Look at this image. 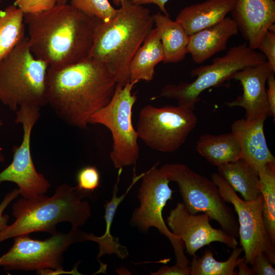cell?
<instances>
[{
	"label": "cell",
	"mask_w": 275,
	"mask_h": 275,
	"mask_svg": "<svg viewBox=\"0 0 275 275\" xmlns=\"http://www.w3.org/2000/svg\"><path fill=\"white\" fill-rule=\"evenodd\" d=\"M193 111L180 105L144 106L135 129L139 138L156 151L170 153L178 150L197 123Z\"/></svg>",
	"instance_id": "obj_9"
},
{
	"label": "cell",
	"mask_w": 275,
	"mask_h": 275,
	"mask_svg": "<svg viewBox=\"0 0 275 275\" xmlns=\"http://www.w3.org/2000/svg\"><path fill=\"white\" fill-rule=\"evenodd\" d=\"M248 46L258 49L265 33L275 22L274 0H236L231 11Z\"/></svg>",
	"instance_id": "obj_16"
},
{
	"label": "cell",
	"mask_w": 275,
	"mask_h": 275,
	"mask_svg": "<svg viewBox=\"0 0 275 275\" xmlns=\"http://www.w3.org/2000/svg\"><path fill=\"white\" fill-rule=\"evenodd\" d=\"M136 84L129 81L124 86L117 84L110 101L88 119V124L103 125L111 131L113 148L109 156L119 169L135 165L139 157V136L132 122V108L137 99L132 90Z\"/></svg>",
	"instance_id": "obj_8"
},
{
	"label": "cell",
	"mask_w": 275,
	"mask_h": 275,
	"mask_svg": "<svg viewBox=\"0 0 275 275\" xmlns=\"http://www.w3.org/2000/svg\"><path fill=\"white\" fill-rule=\"evenodd\" d=\"M160 168L170 181L177 184L182 203L189 213H206L226 232L238 236L236 216L212 180L183 163H167Z\"/></svg>",
	"instance_id": "obj_7"
},
{
	"label": "cell",
	"mask_w": 275,
	"mask_h": 275,
	"mask_svg": "<svg viewBox=\"0 0 275 275\" xmlns=\"http://www.w3.org/2000/svg\"><path fill=\"white\" fill-rule=\"evenodd\" d=\"M58 3V0H15L13 5L24 14H33L49 10Z\"/></svg>",
	"instance_id": "obj_30"
},
{
	"label": "cell",
	"mask_w": 275,
	"mask_h": 275,
	"mask_svg": "<svg viewBox=\"0 0 275 275\" xmlns=\"http://www.w3.org/2000/svg\"><path fill=\"white\" fill-rule=\"evenodd\" d=\"M77 266L74 267L71 271H64L63 269H46L39 271L37 272L38 274H57L61 273H71L73 274H80L77 270Z\"/></svg>",
	"instance_id": "obj_37"
},
{
	"label": "cell",
	"mask_w": 275,
	"mask_h": 275,
	"mask_svg": "<svg viewBox=\"0 0 275 275\" xmlns=\"http://www.w3.org/2000/svg\"><path fill=\"white\" fill-rule=\"evenodd\" d=\"M274 72H271L268 76L267 81L268 89L266 90L267 98L269 105L271 115L275 118V78Z\"/></svg>",
	"instance_id": "obj_35"
},
{
	"label": "cell",
	"mask_w": 275,
	"mask_h": 275,
	"mask_svg": "<svg viewBox=\"0 0 275 275\" xmlns=\"http://www.w3.org/2000/svg\"><path fill=\"white\" fill-rule=\"evenodd\" d=\"M158 163L144 172L141 178L137 196L140 206L134 210L130 224L144 233H147L151 227L157 229L171 242L174 250L175 264L187 267L189 261L184 254L183 241L171 232L163 218V209L167 202L173 199L174 191L169 186L170 181L161 169L156 167Z\"/></svg>",
	"instance_id": "obj_11"
},
{
	"label": "cell",
	"mask_w": 275,
	"mask_h": 275,
	"mask_svg": "<svg viewBox=\"0 0 275 275\" xmlns=\"http://www.w3.org/2000/svg\"><path fill=\"white\" fill-rule=\"evenodd\" d=\"M162 44L164 63H176L183 60L187 52L189 36L182 25L160 12L152 15Z\"/></svg>",
	"instance_id": "obj_22"
},
{
	"label": "cell",
	"mask_w": 275,
	"mask_h": 275,
	"mask_svg": "<svg viewBox=\"0 0 275 275\" xmlns=\"http://www.w3.org/2000/svg\"><path fill=\"white\" fill-rule=\"evenodd\" d=\"M48 67L35 57L24 38L0 61V101L13 111L23 105H47Z\"/></svg>",
	"instance_id": "obj_5"
},
{
	"label": "cell",
	"mask_w": 275,
	"mask_h": 275,
	"mask_svg": "<svg viewBox=\"0 0 275 275\" xmlns=\"http://www.w3.org/2000/svg\"><path fill=\"white\" fill-rule=\"evenodd\" d=\"M116 6H120L122 3L125 0H112Z\"/></svg>",
	"instance_id": "obj_39"
},
{
	"label": "cell",
	"mask_w": 275,
	"mask_h": 275,
	"mask_svg": "<svg viewBox=\"0 0 275 275\" xmlns=\"http://www.w3.org/2000/svg\"><path fill=\"white\" fill-rule=\"evenodd\" d=\"M40 107L23 105L16 111L15 122L22 125L23 138L19 146L13 148L11 163L0 172V184L15 183L23 198L30 199L47 192L50 184L34 164L31 151V137L33 127L40 116Z\"/></svg>",
	"instance_id": "obj_13"
},
{
	"label": "cell",
	"mask_w": 275,
	"mask_h": 275,
	"mask_svg": "<svg viewBox=\"0 0 275 275\" xmlns=\"http://www.w3.org/2000/svg\"><path fill=\"white\" fill-rule=\"evenodd\" d=\"M87 234L72 227L67 233L58 232L45 240L32 239L30 234L17 236L12 246L0 257V267L37 272L63 269L64 252L74 243L87 241Z\"/></svg>",
	"instance_id": "obj_10"
},
{
	"label": "cell",
	"mask_w": 275,
	"mask_h": 275,
	"mask_svg": "<svg viewBox=\"0 0 275 275\" xmlns=\"http://www.w3.org/2000/svg\"><path fill=\"white\" fill-rule=\"evenodd\" d=\"M2 0H0V3H1Z\"/></svg>",
	"instance_id": "obj_42"
},
{
	"label": "cell",
	"mask_w": 275,
	"mask_h": 275,
	"mask_svg": "<svg viewBox=\"0 0 275 275\" xmlns=\"http://www.w3.org/2000/svg\"><path fill=\"white\" fill-rule=\"evenodd\" d=\"M197 152L211 164L218 167L241 157L237 141L231 132L219 135H202L196 144Z\"/></svg>",
	"instance_id": "obj_23"
},
{
	"label": "cell",
	"mask_w": 275,
	"mask_h": 275,
	"mask_svg": "<svg viewBox=\"0 0 275 275\" xmlns=\"http://www.w3.org/2000/svg\"><path fill=\"white\" fill-rule=\"evenodd\" d=\"M24 14L17 7L0 9V61L25 36Z\"/></svg>",
	"instance_id": "obj_25"
},
{
	"label": "cell",
	"mask_w": 275,
	"mask_h": 275,
	"mask_svg": "<svg viewBox=\"0 0 275 275\" xmlns=\"http://www.w3.org/2000/svg\"><path fill=\"white\" fill-rule=\"evenodd\" d=\"M211 178L224 201L232 204L237 214L238 236L246 262L251 265L256 256L263 253L272 264H275V245L264 225L261 194L254 200L246 201L241 199L218 173H213Z\"/></svg>",
	"instance_id": "obj_12"
},
{
	"label": "cell",
	"mask_w": 275,
	"mask_h": 275,
	"mask_svg": "<svg viewBox=\"0 0 275 275\" xmlns=\"http://www.w3.org/2000/svg\"><path fill=\"white\" fill-rule=\"evenodd\" d=\"M164 59L158 30L155 28L150 32L135 53L129 66L130 82L153 80L156 66Z\"/></svg>",
	"instance_id": "obj_20"
},
{
	"label": "cell",
	"mask_w": 275,
	"mask_h": 275,
	"mask_svg": "<svg viewBox=\"0 0 275 275\" xmlns=\"http://www.w3.org/2000/svg\"><path fill=\"white\" fill-rule=\"evenodd\" d=\"M19 194L18 188H15L8 193L0 204V231L4 229L8 225L9 216L8 214H3L4 210L9 204Z\"/></svg>",
	"instance_id": "obj_33"
},
{
	"label": "cell",
	"mask_w": 275,
	"mask_h": 275,
	"mask_svg": "<svg viewBox=\"0 0 275 275\" xmlns=\"http://www.w3.org/2000/svg\"><path fill=\"white\" fill-rule=\"evenodd\" d=\"M210 218L206 213L191 214L183 203H178L167 218L168 227L181 239L186 252L196 256V252L213 242H219L233 249L238 245L236 237L222 229L213 228Z\"/></svg>",
	"instance_id": "obj_14"
},
{
	"label": "cell",
	"mask_w": 275,
	"mask_h": 275,
	"mask_svg": "<svg viewBox=\"0 0 275 275\" xmlns=\"http://www.w3.org/2000/svg\"><path fill=\"white\" fill-rule=\"evenodd\" d=\"M153 24L148 9L125 0L108 21L95 18L93 43L88 58L106 66L117 84L124 86L130 81L131 60Z\"/></svg>",
	"instance_id": "obj_3"
},
{
	"label": "cell",
	"mask_w": 275,
	"mask_h": 275,
	"mask_svg": "<svg viewBox=\"0 0 275 275\" xmlns=\"http://www.w3.org/2000/svg\"><path fill=\"white\" fill-rule=\"evenodd\" d=\"M67 2V0H58V4H65Z\"/></svg>",
	"instance_id": "obj_41"
},
{
	"label": "cell",
	"mask_w": 275,
	"mask_h": 275,
	"mask_svg": "<svg viewBox=\"0 0 275 275\" xmlns=\"http://www.w3.org/2000/svg\"><path fill=\"white\" fill-rule=\"evenodd\" d=\"M190 266L181 267L176 264L172 266H162L157 271L152 272L153 275H189Z\"/></svg>",
	"instance_id": "obj_34"
},
{
	"label": "cell",
	"mask_w": 275,
	"mask_h": 275,
	"mask_svg": "<svg viewBox=\"0 0 275 275\" xmlns=\"http://www.w3.org/2000/svg\"><path fill=\"white\" fill-rule=\"evenodd\" d=\"M217 169L218 173L244 200H254L260 194L258 173L242 159L220 165Z\"/></svg>",
	"instance_id": "obj_24"
},
{
	"label": "cell",
	"mask_w": 275,
	"mask_h": 275,
	"mask_svg": "<svg viewBox=\"0 0 275 275\" xmlns=\"http://www.w3.org/2000/svg\"><path fill=\"white\" fill-rule=\"evenodd\" d=\"M116 85L106 66L91 58L48 67L47 105L65 123L86 129L89 117L110 101Z\"/></svg>",
	"instance_id": "obj_1"
},
{
	"label": "cell",
	"mask_w": 275,
	"mask_h": 275,
	"mask_svg": "<svg viewBox=\"0 0 275 275\" xmlns=\"http://www.w3.org/2000/svg\"><path fill=\"white\" fill-rule=\"evenodd\" d=\"M233 19L226 17L217 23L189 37L187 52L195 63L201 64L214 54L225 50L229 39L238 33Z\"/></svg>",
	"instance_id": "obj_18"
},
{
	"label": "cell",
	"mask_w": 275,
	"mask_h": 275,
	"mask_svg": "<svg viewBox=\"0 0 275 275\" xmlns=\"http://www.w3.org/2000/svg\"><path fill=\"white\" fill-rule=\"evenodd\" d=\"M169 0H130L132 4L143 5L145 4H154L157 5L163 14L169 16L168 12L165 7L166 4Z\"/></svg>",
	"instance_id": "obj_36"
},
{
	"label": "cell",
	"mask_w": 275,
	"mask_h": 275,
	"mask_svg": "<svg viewBox=\"0 0 275 275\" xmlns=\"http://www.w3.org/2000/svg\"><path fill=\"white\" fill-rule=\"evenodd\" d=\"M242 248L233 249L229 258L224 261H218L213 257L211 250H206L203 255L195 256L190 263L189 275H236L235 271L241 258Z\"/></svg>",
	"instance_id": "obj_27"
},
{
	"label": "cell",
	"mask_w": 275,
	"mask_h": 275,
	"mask_svg": "<svg viewBox=\"0 0 275 275\" xmlns=\"http://www.w3.org/2000/svg\"><path fill=\"white\" fill-rule=\"evenodd\" d=\"M2 124V123L1 120H0V126H1ZM2 151V149L0 148V162H3L5 159V157L4 155L3 154Z\"/></svg>",
	"instance_id": "obj_40"
},
{
	"label": "cell",
	"mask_w": 275,
	"mask_h": 275,
	"mask_svg": "<svg viewBox=\"0 0 275 275\" xmlns=\"http://www.w3.org/2000/svg\"><path fill=\"white\" fill-rule=\"evenodd\" d=\"M266 119L262 117L253 121L242 119L235 121L231 125V132L240 149V159L257 173L267 163L275 161L264 134Z\"/></svg>",
	"instance_id": "obj_17"
},
{
	"label": "cell",
	"mask_w": 275,
	"mask_h": 275,
	"mask_svg": "<svg viewBox=\"0 0 275 275\" xmlns=\"http://www.w3.org/2000/svg\"><path fill=\"white\" fill-rule=\"evenodd\" d=\"M122 169H119L117 182L114 185L112 199L105 205L104 219L106 224L105 231L103 235L97 236L91 233L87 234L86 239L97 242L99 245V252L98 257L106 254H116L122 259L126 258L128 255L126 248L121 244L119 238L114 237L111 234V228L116 210L120 204L123 201L134 184L143 176L144 173L135 176L134 175L132 182L126 191L121 196H118V183L121 175Z\"/></svg>",
	"instance_id": "obj_21"
},
{
	"label": "cell",
	"mask_w": 275,
	"mask_h": 275,
	"mask_svg": "<svg viewBox=\"0 0 275 275\" xmlns=\"http://www.w3.org/2000/svg\"><path fill=\"white\" fill-rule=\"evenodd\" d=\"M253 275H274L275 269L263 253H259L251 264Z\"/></svg>",
	"instance_id": "obj_32"
},
{
	"label": "cell",
	"mask_w": 275,
	"mask_h": 275,
	"mask_svg": "<svg viewBox=\"0 0 275 275\" xmlns=\"http://www.w3.org/2000/svg\"><path fill=\"white\" fill-rule=\"evenodd\" d=\"M266 61L263 53L244 43L231 47L224 56L214 59L211 64L193 69L191 76L196 79L193 81L166 85L159 96L175 99L178 105L194 110L204 90L233 79L237 72L246 67Z\"/></svg>",
	"instance_id": "obj_6"
},
{
	"label": "cell",
	"mask_w": 275,
	"mask_h": 275,
	"mask_svg": "<svg viewBox=\"0 0 275 275\" xmlns=\"http://www.w3.org/2000/svg\"><path fill=\"white\" fill-rule=\"evenodd\" d=\"M95 17L70 4H56L43 12L24 14L28 40L36 58L49 67L73 64L89 58Z\"/></svg>",
	"instance_id": "obj_2"
},
{
	"label": "cell",
	"mask_w": 275,
	"mask_h": 275,
	"mask_svg": "<svg viewBox=\"0 0 275 275\" xmlns=\"http://www.w3.org/2000/svg\"><path fill=\"white\" fill-rule=\"evenodd\" d=\"M88 195L76 186L64 183L50 197L41 194L19 199L13 205L15 221L0 231V242L33 232L53 235L58 232L56 226L61 222H69L74 227L84 226L91 215L89 203L82 200Z\"/></svg>",
	"instance_id": "obj_4"
},
{
	"label": "cell",
	"mask_w": 275,
	"mask_h": 275,
	"mask_svg": "<svg viewBox=\"0 0 275 275\" xmlns=\"http://www.w3.org/2000/svg\"><path fill=\"white\" fill-rule=\"evenodd\" d=\"M259 189L263 198V217L267 234L275 245V161L258 173Z\"/></svg>",
	"instance_id": "obj_26"
},
{
	"label": "cell",
	"mask_w": 275,
	"mask_h": 275,
	"mask_svg": "<svg viewBox=\"0 0 275 275\" xmlns=\"http://www.w3.org/2000/svg\"><path fill=\"white\" fill-rule=\"evenodd\" d=\"M248 264L244 257H242L237 266L238 268L237 275H253L251 268L249 267Z\"/></svg>",
	"instance_id": "obj_38"
},
{
	"label": "cell",
	"mask_w": 275,
	"mask_h": 275,
	"mask_svg": "<svg viewBox=\"0 0 275 275\" xmlns=\"http://www.w3.org/2000/svg\"><path fill=\"white\" fill-rule=\"evenodd\" d=\"M70 4L84 14L105 22L112 19L117 13L108 0H70Z\"/></svg>",
	"instance_id": "obj_28"
},
{
	"label": "cell",
	"mask_w": 275,
	"mask_h": 275,
	"mask_svg": "<svg viewBox=\"0 0 275 275\" xmlns=\"http://www.w3.org/2000/svg\"><path fill=\"white\" fill-rule=\"evenodd\" d=\"M77 187L81 191L93 192L100 186V175L96 166H87L80 169L76 175Z\"/></svg>",
	"instance_id": "obj_29"
},
{
	"label": "cell",
	"mask_w": 275,
	"mask_h": 275,
	"mask_svg": "<svg viewBox=\"0 0 275 275\" xmlns=\"http://www.w3.org/2000/svg\"><path fill=\"white\" fill-rule=\"evenodd\" d=\"M258 48L264 55L268 64L274 72L275 31L268 30L260 41Z\"/></svg>",
	"instance_id": "obj_31"
},
{
	"label": "cell",
	"mask_w": 275,
	"mask_h": 275,
	"mask_svg": "<svg viewBox=\"0 0 275 275\" xmlns=\"http://www.w3.org/2000/svg\"><path fill=\"white\" fill-rule=\"evenodd\" d=\"M272 72L267 61L246 67L237 72L233 79L240 82L243 93L228 102V106L243 108L245 111V119L248 121L271 116L265 85Z\"/></svg>",
	"instance_id": "obj_15"
},
{
	"label": "cell",
	"mask_w": 275,
	"mask_h": 275,
	"mask_svg": "<svg viewBox=\"0 0 275 275\" xmlns=\"http://www.w3.org/2000/svg\"><path fill=\"white\" fill-rule=\"evenodd\" d=\"M236 0H206L185 7L176 21L190 36L222 21L232 11Z\"/></svg>",
	"instance_id": "obj_19"
}]
</instances>
